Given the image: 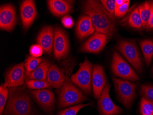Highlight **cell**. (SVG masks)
Wrapping results in <instances>:
<instances>
[{"instance_id": "11", "label": "cell", "mask_w": 153, "mask_h": 115, "mask_svg": "<svg viewBox=\"0 0 153 115\" xmlns=\"http://www.w3.org/2000/svg\"><path fill=\"white\" fill-rule=\"evenodd\" d=\"M25 62L17 64L7 71L4 85L8 88L20 87L25 83Z\"/></svg>"}, {"instance_id": "1", "label": "cell", "mask_w": 153, "mask_h": 115, "mask_svg": "<svg viewBox=\"0 0 153 115\" xmlns=\"http://www.w3.org/2000/svg\"><path fill=\"white\" fill-rule=\"evenodd\" d=\"M82 10L91 20L95 31L105 35L111 39L117 31L115 20L104 10L101 2L96 0H87L82 2Z\"/></svg>"}, {"instance_id": "12", "label": "cell", "mask_w": 153, "mask_h": 115, "mask_svg": "<svg viewBox=\"0 0 153 115\" xmlns=\"http://www.w3.org/2000/svg\"><path fill=\"white\" fill-rule=\"evenodd\" d=\"M17 23L16 9L13 4L1 5L0 8L1 30L12 32Z\"/></svg>"}, {"instance_id": "2", "label": "cell", "mask_w": 153, "mask_h": 115, "mask_svg": "<svg viewBox=\"0 0 153 115\" xmlns=\"http://www.w3.org/2000/svg\"><path fill=\"white\" fill-rule=\"evenodd\" d=\"M74 65V64L72 63L66 66V77L64 84L56 91L59 109L78 104L89 99L71 81L70 75Z\"/></svg>"}, {"instance_id": "3", "label": "cell", "mask_w": 153, "mask_h": 115, "mask_svg": "<svg viewBox=\"0 0 153 115\" xmlns=\"http://www.w3.org/2000/svg\"><path fill=\"white\" fill-rule=\"evenodd\" d=\"M9 95L3 115H32L29 92L25 87L9 88Z\"/></svg>"}, {"instance_id": "17", "label": "cell", "mask_w": 153, "mask_h": 115, "mask_svg": "<svg viewBox=\"0 0 153 115\" xmlns=\"http://www.w3.org/2000/svg\"><path fill=\"white\" fill-rule=\"evenodd\" d=\"M47 2L50 11L56 17L64 16L73 11V1L49 0Z\"/></svg>"}, {"instance_id": "23", "label": "cell", "mask_w": 153, "mask_h": 115, "mask_svg": "<svg viewBox=\"0 0 153 115\" xmlns=\"http://www.w3.org/2000/svg\"><path fill=\"white\" fill-rule=\"evenodd\" d=\"M128 24L131 28L136 30L140 31L143 30V24L140 15L138 6L131 13L128 19Z\"/></svg>"}, {"instance_id": "31", "label": "cell", "mask_w": 153, "mask_h": 115, "mask_svg": "<svg viewBox=\"0 0 153 115\" xmlns=\"http://www.w3.org/2000/svg\"><path fill=\"white\" fill-rule=\"evenodd\" d=\"M130 1H128L120 7L116 8L115 11V16L117 18H122L125 15L129 7Z\"/></svg>"}, {"instance_id": "25", "label": "cell", "mask_w": 153, "mask_h": 115, "mask_svg": "<svg viewBox=\"0 0 153 115\" xmlns=\"http://www.w3.org/2000/svg\"><path fill=\"white\" fill-rule=\"evenodd\" d=\"M25 84L27 88L32 90L51 89V87L47 80H29Z\"/></svg>"}, {"instance_id": "8", "label": "cell", "mask_w": 153, "mask_h": 115, "mask_svg": "<svg viewBox=\"0 0 153 115\" xmlns=\"http://www.w3.org/2000/svg\"><path fill=\"white\" fill-rule=\"evenodd\" d=\"M53 49L54 58L58 60L66 58L70 51V43L68 35L59 26L56 27L54 29Z\"/></svg>"}, {"instance_id": "34", "label": "cell", "mask_w": 153, "mask_h": 115, "mask_svg": "<svg viewBox=\"0 0 153 115\" xmlns=\"http://www.w3.org/2000/svg\"><path fill=\"white\" fill-rule=\"evenodd\" d=\"M151 3H152V12H151V17L146 29L145 30L146 31H149V32L153 31V2H151Z\"/></svg>"}, {"instance_id": "35", "label": "cell", "mask_w": 153, "mask_h": 115, "mask_svg": "<svg viewBox=\"0 0 153 115\" xmlns=\"http://www.w3.org/2000/svg\"><path fill=\"white\" fill-rule=\"evenodd\" d=\"M128 1L127 0H116V8L120 7Z\"/></svg>"}, {"instance_id": "36", "label": "cell", "mask_w": 153, "mask_h": 115, "mask_svg": "<svg viewBox=\"0 0 153 115\" xmlns=\"http://www.w3.org/2000/svg\"><path fill=\"white\" fill-rule=\"evenodd\" d=\"M151 74L152 75H153V65L152 66V69H151Z\"/></svg>"}, {"instance_id": "30", "label": "cell", "mask_w": 153, "mask_h": 115, "mask_svg": "<svg viewBox=\"0 0 153 115\" xmlns=\"http://www.w3.org/2000/svg\"><path fill=\"white\" fill-rule=\"evenodd\" d=\"M140 92L142 97L153 103V85H143L141 86Z\"/></svg>"}, {"instance_id": "10", "label": "cell", "mask_w": 153, "mask_h": 115, "mask_svg": "<svg viewBox=\"0 0 153 115\" xmlns=\"http://www.w3.org/2000/svg\"><path fill=\"white\" fill-rule=\"evenodd\" d=\"M111 85L106 84L98 100V107L100 115H119L122 112L120 106L116 105L109 95Z\"/></svg>"}, {"instance_id": "27", "label": "cell", "mask_w": 153, "mask_h": 115, "mask_svg": "<svg viewBox=\"0 0 153 115\" xmlns=\"http://www.w3.org/2000/svg\"><path fill=\"white\" fill-rule=\"evenodd\" d=\"M101 4L103 6L104 10L108 15L115 20V11L116 8V2L115 0H102L100 1Z\"/></svg>"}, {"instance_id": "16", "label": "cell", "mask_w": 153, "mask_h": 115, "mask_svg": "<svg viewBox=\"0 0 153 115\" xmlns=\"http://www.w3.org/2000/svg\"><path fill=\"white\" fill-rule=\"evenodd\" d=\"M54 40V31L53 27L47 26L42 29L37 38V42L43 49L44 51L51 55Z\"/></svg>"}, {"instance_id": "28", "label": "cell", "mask_w": 153, "mask_h": 115, "mask_svg": "<svg viewBox=\"0 0 153 115\" xmlns=\"http://www.w3.org/2000/svg\"><path fill=\"white\" fill-rule=\"evenodd\" d=\"M9 90L4 84H1L0 86V115H2L4 107L8 98Z\"/></svg>"}, {"instance_id": "6", "label": "cell", "mask_w": 153, "mask_h": 115, "mask_svg": "<svg viewBox=\"0 0 153 115\" xmlns=\"http://www.w3.org/2000/svg\"><path fill=\"white\" fill-rule=\"evenodd\" d=\"M113 81L120 102L130 109L136 97V84L116 77H113Z\"/></svg>"}, {"instance_id": "13", "label": "cell", "mask_w": 153, "mask_h": 115, "mask_svg": "<svg viewBox=\"0 0 153 115\" xmlns=\"http://www.w3.org/2000/svg\"><path fill=\"white\" fill-rule=\"evenodd\" d=\"M108 40L105 35L95 32L82 45L80 49L82 52L99 53L105 46Z\"/></svg>"}, {"instance_id": "7", "label": "cell", "mask_w": 153, "mask_h": 115, "mask_svg": "<svg viewBox=\"0 0 153 115\" xmlns=\"http://www.w3.org/2000/svg\"><path fill=\"white\" fill-rule=\"evenodd\" d=\"M111 69L114 75L125 80L137 81L140 79L134 69L117 52L113 53Z\"/></svg>"}, {"instance_id": "33", "label": "cell", "mask_w": 153, "mask_h": 115, "mask_svg": "<svg viewBox=\"0 0 153 115\" xmlns=\"http://www.w3.org/2000/svg\"><path fill=\"white\" fill-rule=\"evenodd\" d=\"M61 22L63 26L67 28H71L74 26V21L73 18L68 15L64 16L62 19Z\"/></svg>"}, {"instance_id": "32", "label": "cell", "mask_w": 153, "mask_h": 115, "mask_svg": "<svg viewBox=\"0 0 153 115\" xmlns=\"http://www.w3.org/2000/svg\"><path fill=\"white\" fill-rule=\"evenodd\" d=\"M43 49L39 44H33L30 47V53L31 55L36 58H40L42 55Z\"/></svg>"}, {"instance_id": "37", "label": "cell", "mask_w": 153, "mask_h": 115, "mask_svg": "<svg viewBox=\"0 0 153 115\" xmlns=\"http://www.w3.org/2000/svg\"></svg>"}, {"instance_id": "29", "label": "cell", "mask_w": 153, "mask_h": 115, "mask_svg": "<svg viewBox=\"0 0 153 115\" xmlns=\"http://www.w3.org/2000/svg\"><path fill=\"white\" fill-rule=\"evenodd\" d=\"M91 105H92V103H91L87 104H79L74 105L61 110L58 112L57 115H76L80 110L83 107Z\"/></svg>"}, {"instance_id": "18", "label": "cell", "mask_w": 153, "mask_h": 115, "mask_svg": "<svg viewBox=\"0 0 153 115\" xmlns=\"http://www.w3.org/2000/svg\"><path fill=\"white\" fill-rule=\"evenodd\" d=\"M94 31V26L88 15H82L80 17L76 28V38L79 41H82L89 37Z\"/></svg>"}, {"instance_id": "24", "label": "cell", "mask_w": 153, "mask_h": 115, "mask_svg": "<svg viewBox=\"0 0 153 115\" xmlns=\"http://www.w3.org/2000/svg\"><path fill=\"white\" fill-rule=\"evenodd\" d=\"M43 60V59L40 57L36 58L32 56H27L25 62V76L36 70Z\"/></svg>"}, {"instance_id": "26", "label": "cell", "mask_w": 153, "mask_h": 115, "mask_svg": "<svg viewBox=\"0 0 153 115\" xmlns=\"http://www.w3.org/2000/svg\"><path fill=\"white\" fill-rule=\"evenodd\" d=\"M140 109L142 115H153V103L142 97Z\"/></svg>"}, {"instance_id": "22", "label": "cell", "mask_w": 153, "mask_h": 115, "mask_svg": "<svg viewBox=\"0 0 153 115\" xmlns=\"http://www.w3.org/2000/svg\"><path fill=\"white\" fill-rule=\"evenodd\" d=\"M140 15L143 24V30H146L151 17L152 12L151 2L146 1L138 6Z\"/></svg>"}, {"instance_id": "15", "label": "cell", "mask_w": 153, "mask_h": 115, "mask_svg": "<svg viewBox=\"0 0 153 115\" xmlns=\"http://www.w3.org/2000/svg\"><path fill=\"white\" fill-rule=\"evenodd\" d=\"M107 83V78L102 66L99 65H94L92 77L94 96L98 99Z\"/></svg>"}, {"instance_id": "5", "label": "cell", "mask_w": 153, "mask_h": 115, "mask_svg": "<svg viewBox=\"0 0 153 115\" xmlns=\"http://www.w3.org/2000/svg\"><path fill=\"white\" fill-rule=\"evenodd\" d=\"M117 48L138 72L143 71V65L140 52L135 41L123 40L120 41Z\"/></svg>"}, {"instance_id": "14", "label": "cell", "mask_w": 153, "mask_h": 115, "mask_svg": "<svg viewBox=\"0 0 153 115\" xmlns=\"http://www.w3.org/2000/svg\"><path fill=\"white\" fill-rule=\"evenodd\" d=\"M20 13L23 28L25 30H28L37 16L35 1L33 0L24 1L20 5Z\"/></svg>"}, {"instance_id": "4", "label": "cell", "mask_w": 153, "mask_h": 115, "mask_svg": "<svg viewBox=\"0 0 153 115\" xmlns=\"http://www.w3.org/2000/svg\"><path fill=\"white\" fill-rule=\"evenodd\" d=\"M93 67L92 63L86 57L84 62L79 64V68L78 71L71 77L72 82L86 95H91Z\"/></svg>"}, {"instance_id": "9", "label": "cell", "mask_w": 153, "mask_h": 115, "mask_svg": "<svg viewBox=\"0 0 153 115\" xmlns=\"http://www.w3.org/2000/svg\"><path fill=\"white\" fill-rule=\"evenodd\" d=\"M30 95L46 112L51 114L55 109L56 99L54 93L49 89L28 90Z\"/></svg>"}, {"instance_id": "21", "label": "cell", "mask_w": 153, "mask_h": 115, "mask_svg": "<svg viewBox=\"0 0 153 115\" xmlns=\"http://www.w3.org/2000/svg\"><path fill=\"white\" fill-rule=\"evenodd\" d=\"M140 44L145 63L149 66L153 57V38L142 40L140 41Z\"/></svg>"}, {"instance_id": "19", "label": "cell", "mask_w": 153, "mask_h": 115, "mask_svg": "<svg viewBox=\"0 0 153 115\" xmlns=\"http://www.w3.org/2000/svg\"><path fill=\"white\" fill-rule=\"evenodd\" d=\"M63 68H59L55 64H52L47 74V81L51 87L60 89L64 84L66 77Z\"/></svg>"}, {"instance_id": "20", "label": "cell", "mask_w": 153, "mask_h": 115, "mask_svg": "<svg viewBox=\"0 0 153 115\" xmlns=\"http://www.w3.org/2000/svg\"><path fill=\"white\" fill-rule=\"evenodd\" d=\"M51 64L49 61L44 59L38 67L32 72L25 76V81L29 80H46L48 71Z\"/></svg>"}]
</instances>
